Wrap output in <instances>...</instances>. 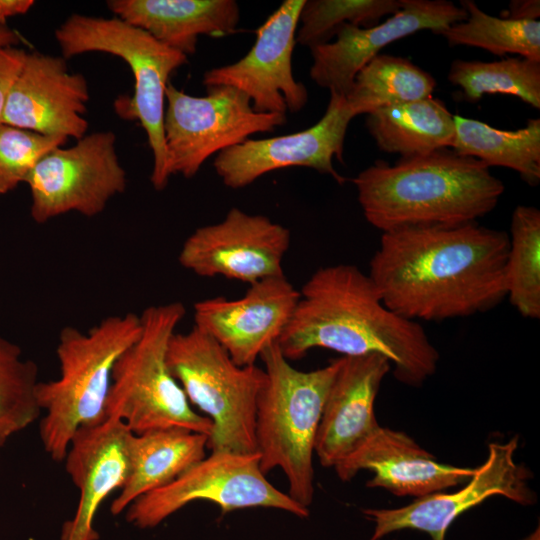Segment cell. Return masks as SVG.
<instances>
[{
	"mask_svg": "<svg viewBox=\"0 0 540 540\" xmlns=\"http://www.w3.org/2000/svg\"><path fill=\"white\" fill-rule=\"evenodd\" d=\"M38 367L0 335V447L39 418Z\"/></svg>",
	"mask_w": 540,
	"mask_h": 540,
	"instance_id": "cell-30",
	"label": "cell"
},
{
	"mask_svg": "<svg viewBox=\"0 0 540 540\" xmlns=\"http://www.w3.org/2000/svg\"><path fill=\"white\" fill-rule=\"evenodd\" d=\"M393 540H396V539H393Z\"/></svg>",
	"mask_w": 540,
	"mask_h": 540,
	"instance_id": "cell-38",
	"label": "cell"
},
{
	"mask_svg": "<svg viewBox=\"0 0 540 540\" xmlns=\"http://www.w3.org/2000/svg\"><path fill=\"white\" fill-rule=\"evenodd\" d=\"M467 18L435 34L449 45L484 49L494 55L517 54L540 61V21H521L491 16L472 0H462Z\"/></svg>",
	"mask_w": 540,
	"mask_h": 540,
	"instance_id": "cell-28",
	"label": "cell"
},
{
	"mask_svg": "<svg viewBox=\"0 0 540 540\" xmlns=\"http://www.w3.org/2000/svg\"><path fill=\"white\" fill-rule=\"evenodd\" d=\"M86 78L68 70L66 60L27 52L10 89L3 123L43 135L81 139L88 121Z\"/></svg>",
	"mask_w": 540,
	"mask_h": 540,
	"instance_id": "cell-18",
	"label": "cell"
},
{
	"mask_svg": "<svg viewBox=\"0 0 540 540\" xmlns=\"http://www.w3.org/2000/svg\"><path fill=\"white\" fill-rule=\"evenodd\" d=\"M466 18L465 9L450 1L402 0V7L384 22L368 28L345 24L334 42L310 48V77L345 97L357 73L387 45L421 30L437 33Z\"/></svg>",
	"mask_w": 540,
	"mask_h": 540,
	"instance_id": "cell-17",
	"label": "cell"
},
{
	"mask_svg": "<svg viewBox=\"0 0 540 540\" xmlns=\"http://www.w3.org/2000/svg\"><path fill=\"white\" fill-rule=\"evenodd\" d=\"M506 231L477 222L383 232L368 276L383 303L418 322L487 312L506 298Z\"/></svg>",
	"mask_w": 540,
	"mask_h": 540,
	"instance_id": "cell-1",
	"label": "cell"
},
{
	"mask_svg": "<svg viewBox=\"0 0 540 540\" xmlns=\"http://www.w3.org/2000/svg\"><path fill=\"white\" fill-rule=\"evenodd\" d=\"M434 77L402 57L378 54L355 76L345 96L354 116L432 96Z\"/></svg>",
	"mask_w": 540,
	"mask_h": 540,
	"instance_id": "cell-26",
	"label": "cell"
},
{
	"mask_svg": "<svg viewBox=\"0 0 540 540\" xmlns=\"http://www.w3.org/2000/svg\"><path fill=\"white\" fill-rule=\"evenodd\" d=\"M199 500L216 504L223 514L255 507L278 509L300 518L310 513L266 479L257 452L211 451L170 484L133 501L126 509V520L140 529L154 528Z\"/></svg>",
	"mask_w": 540,
	"mask_h": 540,
	"instance_id": "cell-10",
	"label": "cell"
},
{
	"mask_svg": "<svg viewBox=\"0 0 540 540\" xmlns=\"http://www.w3.org/2000/svg\"><path fill=\"white\" fill-rule=\"evenodd\" d=\"M452 150L486 166L515 170L529 185L540 181V119H529L525 127L508 131L479 120L454 115Z\"/></svg>",
	"mask_w": 540,
	"mask_h": 540,
	"instance_id": "cell-25",
	"label": "cell"
},
{
	"mask_svg": "<svg viewBox=\"0 0 540 540\" xmlns=\"http://www.w3.org/2000/svg\"><path fill=\"white\" fill-rule=\"evenodd\" d=\"M26 51L17 47L0 49V124L7 104L10 89L26 56Z\"/></svg>",
	"mask_w": 540,
	"mask_h": 540,
	"instance_id": "cell-33",
	"label": "cell"
},
{
	"mask_svg": "<svg viewBox=\"0 0 540 540\" xmlns=\"http://www.w3.org/2000/svg\"><path fill=\"white\" fill-rule=\"evenodd\" d=\"M55 38L65 59L103 52L129 65L135 79L134 94L117 98L114 108L120 117L139 121L145 130L153 153L150 181L155 190L165 189L169 182L163 128L165 91L171 74L186 64L188 57L118 17L73 14L56 29Z\"/></svg>",
	"mask_w": 540,
	"mask_h": 540,
	"instance_id": "cell-6",
	"label": "cell"
},
{
	"mask_svg": "<svg viewBox=\"0 0 540 540\" xmlns=\"http://www.w3.org/2000/svg\"><path fill=\"white\" fill-rule=\"evenodd\" d=\"M354 114L346 98L330 93L322 118L313 126L282 136L247 139L217 154L213 167L225 186L241 189L261 176L288 167H307L343 178L333 166V158L343 162L344 141Z\"/></svg>",
	"mask_w": 540,
	"mask_h": 540,
	"instance_id": "cell-15",
	"label": "cell"
},
{
	"mask_svg": "<svg viewBox=\"0 0 540 540\" xmlns=\"http://www.w3.org/2000/svg\"><path fill=\"white\" fill-rule=\"evenodd\" d=\"M140 315L102 319L87 331L66 326L59 333L58 378L40 381L37 401L44 416L39 434L45 452L63 461L75 432L106 418L112 372L119 357L139 338Z\"/></svg>",
	"mask_w": 540,
	"mask_h": 540,
	"instance_id": "cell-4",
	"label": "cell"
},
{
	"mask_svg": "<svg viewBox=\"0 0 540 540\" xmlns=\"http://www.w3.org/2000/svg\"><path fill=\"white\" fill-rule=\"evenodd\" d=\"M390 371L389 360L380 354L340 357L315 442L322 466L334 468L379 426L375 400Z\"/></svg>",
	"mask_w": 540,
	"mask_h": 540,
	"instance_id": "cell-21",
	"label": "cell"
},
{
	"mask_svg": "<svg viewBox=\"0 0 540 540\" xmlns=\"http://www.w3.org/2000/svg\"><path fill=\"white\" fill-rule=\"evenodd\" d=\"M290 239V231L267 216L233 207L222 221L195 229L182 244L178 261L198 276L250 285L284 274Z\"/></svg>",
	"mask_w": 540,
	"mask_h": 540,
	"instance_id": "cell-13",
	"label": "cell"
},
{
	"mask_svg": "<svg viewBox=\"0 0 540 540\" xmlns=\"http://www.w3.org/2000/svg\"><path fill=\"white\" fill-rule=\"evenodd\" d=\"M206 89L205 96H192L170 82L166 87L163 128L169 179L192 178L212 155L287 121L283 114L256 112L248 96L234 87Z\"/></svg>",
	"mask_w": 540,
	"mask_h": 540,
	"instance_id": "cell-9",
	"label": "cell"
},
{
	"mask_svg": "<svg viewBox=\"0 0 540 540\" xmlns=\"http://www.w3.org/2000/svg\"><path fill=\"white\" fill-rule=\"evenodd\" d=\"M278 345L289 361L314 348L380 354L412 387L434 375L440 358L421 324L390 310L368 274L350 264L320 267L309 277Z\"/></svg>",
	"mask_w": 540,
	"mask_h": 540,
	"instance_id": "cell-2",
	"label": "cell"
},
{
	"mask_svg": "<svg viewBox=\"0 0 540 540\" xmlns=\"http://www.w3.org/2000/svg\"><path fill=\"white\" fill-rule=\"evenodd\" d=\"M68 139L0 124V195L25 182L38 161Z\"/></svg>",
	"mask_w": 540,
	"mask_h": 540,
	"instance_id": "cell-32",
	"label": "cell"
},
{
	"mask_svg": "<svg viewBox=\"0 0 540 540\" xmlns=\"http://www.w3.org/2000/svg\"><path fill=\"white\" fill-rule=\"evenodd\" d=\"M447 78L461 88L470 102L480 100L485 94H506L540 108V61L522 57L493 62L456 59Z\"/></svg>",
	"mask_w": 540,
	"mask_h": 540,
	"instance_id": "cell-29",
	"label": "cell"
},
{
	"mask_svg": "<svg viewBox=\"0 0 540 540\" xmlns=\"http://www.w3.org/2000/svg\"><path fill=\"white\" fill-rule=\"evenodd\" d=\"M115 143L112 131H97L45 154L25 181L33 220L45 223L70 212L93 217L123 193L127 176Z\"/></svg>",
	"mask_w": 540,
	"mask_h": 540,
	"instance_id": "cell-11",
	"label": "cell"
},
{
	"mask_svg": "<svg viewBox=\"0 0 540 540\" xmlns=\"http://www.w3.org/2000/svg\"><path fill=\"white\" fill-rule=\"evenodd\" d=\"M506 298L524 318H540V211L518 205L511 217Z\"/></svg>",
	"mask_w": 540,
	"mask_h": 540,
	"instance_id": "cell-27",
	"label": "cell"
},
{
	"mask_svg": "<svg viewBox=\"0 0 540 540\" xmlns=\"http://www.w3.org/2000/svg\"><path fill=\"white\" fill-rule=\"evenodd\" d=\"M264 383L255 418V444L261 471L280 468L288 494L309 508L314 498L315 442L323 406L340 358L312 371L294 368L278 342L260 356Z\"/></svg>",
	"mask_w": 540,
	"mask_h": 540,
	"instance_id": "cell-5",
	"label": "cell"
},
{
	"mask_svg": "<svg viewBox=\"0 0 540 540\" xmlns=\"http://www.w3.org/2000/svg\"><path fill=\"white\" fill-rule=\"evenodd\" d=\"M133 434L114 417L75 432L63 461L79 500L74 516L63 524L61 540H99L95 516L106 498L128 479Z\"/></svg>",
	"mask_w": 540,
	"mask_h": 540,
	"instance_id": "cell-19",
	"label": "cell"
},
{
	"mask_svg": "<svg viewBox=\"0 0 540 540\" xmlns=\"http://www.w3.org/2000/svg\"><path fill=\"white\" fill-rule=\"evenodd\" d=\"M33 0H0V24L16 15L26 14L33 6Z\"/></svg>",
	"mask_w": 540,
	"mask_h": 540,
	"instance_id": "cell-35",
	"label": "cell"
},
{
	"mask_svg": "<svg viewBox=\"0 0 540 540\" xmlns=\"http://www.w3.org/2000/svg\"><path fill=\"white\" fill-rule=\"evenodd\" d=\"M21 42V36L7 24H0V49L15 47Z\"/></svg>",
	"mask_w": 540,
	"mask_h": 540,
	"instance_id": "cell-36",
	"label": "cell"
},
{
	"mask_svg": "<svg viewBox=\"0 0 540 540\" xmlns=\"http://www.w3.org/2000/svg\"><path fill=\"white\" fill-rule=\"evenodd\" d=\"M185 313L178 301L147 307L139 338L114 366L105 415L134 434L171 427L211 433V421L192 408L167 364L169 341Z\"/></svg>",
	"mask_w": 540,
	"mask_h": 540,
	"instance_id": "cell-7",
	"label": "cell"
},
{
	"mask_svg": "<svg viewBox=\"0 0 540 540\" xmlns=\"http://www.w3.org/2000/svg\"><path fill=\"white\" fill-rule=\"evenodd\" d=\"M305 0H285L256 30V40L238 61L207 70L205 87L225 85L243 92L258 113L286 115L308 101L305 85L295 80L292 55Z\"/></svg>",
	"mask_w": 540,
	"mask_h": 540,
	"instance_id": "cell-14",
	"label": "cell"
},
{
	"mask_svg": "<svg viewBox=\"0 0 540 540\" xmlns=\"http://www.w3.org/2000/svg\"><path fill=\"white\" fill-rule=\"evenodd\" d=\"M518 444L517 436L489 443L485 461L454 492H436L398 508L363 509L365 518L374 524L368 540H381L405 529L425 532L430 540H445L449 527L461 514L493 496L525 506L535 504L537 497L528 483L530 471L515 460Z\"/></svg>",
	"mask_w": 540,
	"mask_h": 540,
	"instance_id": "cell-12",
	"label": "cell"
},
{
	"mask_svg": "<svg viewBox=\"0 0 540 540\" xmlns=\"http://www.w3.org/2000/svg\"><path fill=\"white\" fill-rule=\"evenodd\" d=\"M522 540H540V528L537 526V528L531 532L529 535H527Z\"/></svg>",
	"mask_w": 540,
	"mask_h": 540,
	"instance_id": "cell-37",
	"label": "cell"
},
{
	"mask_svg": "<svg viewBox=\"0 0 540 540\" xmlns=\"http://www.w3.org/2000/svg\"><path fill=\"white\" fill-rule=\"evenodd\" d=\"M334 469L344 482L369 470L373 477L367 487L382 488L398 497L420 498L464 484L476 468L439 462L406 433L379 425Z\"/></svg>",
	"mask_w": 540,
	"mask_h": 540,
	"instance_id": "cell-20",
	"label": "cell"
},
{
	"mask_svg": "<svg viewBox=\"0 0 540 540\" xmlns=\"http://www.w3.org/2000/svg\"><path fill=\"white\" fill-rule=\"evenodd\" d=\"M167 364L190 404L211 421L208 449L256 452V405L263 369L236 364L218 342L196 327L172 335Z\"/></svg>",
	"mask_w": 540,
	"mask_h": 540,
	"instance_id": "cell-8",
	"label": "cell"
},
{
	"mask_svg": "<svg viewBox=\"0 0 540 540\" xmlns=\"http://www.w3.org/2000/svg\"><path fill=\"white\" fill-rule=\"evenodd\" d=\"M352 181L365 219L382 233L477 222L504 192L483 162L447 148L393 165L376 161Z\"/></svg>",
	"mask_w": 540,
	"mask_h": 540,
	"instance_id": "cell-3",
	"label": "cell"
},
{
	"mask_svg": "<svg viewBox=\"0 0 540 540\" xmlns=\"http://www.w3.org/2000/svg\"><path fill=\"white\" fill-rule=\"evenodd\" d=\"M366 127L381 151L411 158L451 147L454 115L433 96L377 109Z\"/></svg>",
	"mask_w": 540,
	"mask_h": 540,
	"instance_id": "cell-24",
	"label": "cell"
},
{
	"mask_svg": "<svg viewBox=\"0 0 540 540\" xmlns=\"http://www.w3.org/2000/svg\"><path fill=\"white\" fill-rule=\"evenodd\" d=\"M539 16V0H513L510 2L508 10L501 13V18L521 21H536Z\"/></svg>",
	"mask_w": 540,
	"mask_h": 540,
	"instance_id": "cell-34",
	"label": "cell"
},
{
	"mask_svg": "<svg viewBox=\"0 0 540 540\" xmlns=\"http://www.w3.org/2000/svg\"><path fill=\"white\" fill-rule=\"evenodd\" d=\"M299 290L286 276L253 284L238 299L214 297L194 304V327L218 342L240 366L255 365L277 343L293 314Z\"/></svg>",
	"mask_w": 540,
	"mask_h": 540,
	"instance_id": "cell-16",
	"label": "cell"
},
{
	"mask_svg": "<svg viewBox=\"0 0 540 540\" xmlns=\"http://www.w3.org/2000/svg\"><path fill=\"white\" fill-rule=\"evenodd\" d=\"M402 7V0H305L296 43L312 48L326 44L345 24L368 28Z\"/></svg>",
	"mask_w": 540,
	"mask_h": 540,
	"instance_id": "cell-31",
	"label": "cell"
},
{
	"mask_svg": "<svg viewBox=\"0 0 540 540\" xmlns=\"http://www.w3.org/2000/svg\"><path fill=\"white\" fill-rule=\"evenodd\" d=\"M107 7L187 57L196 52L199 36L232 34L240 21L234 0H110Z\"/></svg>",
	"mask_w": 540,
	"mask_h": 540,
	"instance_id": "cell-22",
	"label": "cell"
},
{
	"mask_svg": "<svg viewBox=\"0 0 540 540\" xmlns=\"http://www.w3.org/2000/svg\"><path fill=\"white\" fill-rule=\"evenodd\" d=\"M207 445L208 435L179 427L133 434L129 476L111 513L119 515L140 496L173 482L206 456Z\"/></svg>",
	"mask_w": 540,
	"mask_h": 540,
	"instance_id": "cell-23",
	"label": "cell"
}]
</instances>
